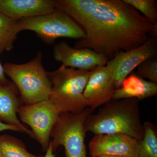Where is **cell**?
I'll return each instance as SVG.
<instances>
[{"label": "cell", "instance_id": "cell-14", "mask_svg": "<svg viewBox=\"0 0 157 157\" xmlns=\"http://www.w3.org/2000/svg\"><path fill=\"white\" fill-rule=\"evenodd\" d=\"M157 94V83L147 81L132 72L124 80L121 87L115 90L112 99L136 98L140 101Z\"/></svg>", "mask_w": 157, "mask_h": 157}, {"label": "cell", "instance_id": "cell-2", "mask_svg": "<svg viewBox=\"0 0 157 157\" xmlns=\"http://www.w3.org/2000/svg\"><path fill=\"white\" fill-rule=\"evenodd\" d=\"M139 100L126 98L110 100L91 113L85 121V129L95 135L122 134L137 140L144 135L140 114Z\"/></svg>", "mask_w": 157, "mask_h": 157}, {"label": "cell", "instance_id": "cell-22", "mask_svg": "<svg viewBox=\"0 0 157 157\" xmlns=\"http://www.w3.org/2000/svg\"><path fill=\"white\" fill-rule=\"evenodd\" d=\"M53 152L51 143L50 142L48 149L46 151V154L44 156V157H55V155L54 154Z\"/></svg>", "mask_w": 157, "mask_h": 157}, {"label": "cell", "instance_id": "cell-20", "mask_svg": "<svg viewBox=\"0 0 157 157\" xmlns=\"http://www.w3.org/2000/svg\"><path fill=\"white\" fill-rule=\"evenodd\" d=\"M6 130H11V131H17V132L24 133L23 130L19 127L5 123L0 121V132L6 131Z\"/></svg>", "mask_w": 157, "mask_h": 157}, {"label": "cell", "instance_id": "cell-5", "mask_svg": "<svg viewBox=\"0 0 157 157\" xmlns=\"http://www.w3.org/2000/svg\"><path fill=\"white\" fill-rule=\"evenodd\" d=\"M17 29L35 32L46 44H53L57 39L68 38L79 39L85 33L83 29L64 12L56 9L49 14L18 21Z\"/></svg>", "mask_w": 157, "mask_h": 157}, {"label": "cell", "instance_id": "cell-12", "mask_svg": "<svg viewBox=\"0 0 157 157\" xmlns=\"http://www.w3.org/2000/svg\"><path fill=\"white\" fill-rule=\"evenodd\" d=\"M56 9L53 0H0V12L16 20L49 14Z\"/></svg>", "mask_w": 157, "mask_h": 157}, {"label": "cell", "instance_id": "cell-17", "mask_svg": "<svg viewBox=\"0 0 157 157\" xmlns=\"http://www.w3.org/2000/svg\"><path fill=\"white\" fill-rule=\"evenodd\" d=\"M0 12V53L4 51H10L14 47V43L18 34L17 22Z\"/></svg>", "mask_w": 157, "mask_h": 157}, {"label": "cell", "instance_id": "cell-15", "mask_svg": "<svg viewBox=\"0 0 157 157\" xmlns=\"http://www.w3.org/2000/svg\"><path fill=\"white\" fill-rule=\"evenodd\" d=\"M144 135L138 140L137 157H157V129L154 124L146 121L143 124Z\"/></svg>", "mask_w": 157, "mask_h": 157}, {"label": "cell", "instance_id": "cell-1", "mask_svg": "<svg viewBox=\"0 0 157 157\" xmlns=\"http://www.w3.org/2000/svg\"><path fill=\"white\" fill-rule=\"evenodd\" d=\"M56 5L84 31L74 48L91 49L109 60L157 34V25L123 0H57Z\"/></svg>", "mask_w": 157, "mask_h": 157}, {"label": "cell", "instance_id": "cell-19", "mask_svg": "<svg viewBox=\"0 0 157 157\" xmlns=\"http://www.w3.org/2000/svg\"><path fill=\"white\" fill-rule=\"evenodd\" d=\"M157 57L148 59L141 63L137 67L136 74L144 79H149V81L157 83Z\"/></svg>", "mask_w": 157, "mask_h": 157}, {"label": "cell", "instance_id": "cell-18", "mask_svg": "<svg viewBox=\"0 0 157 157\" xmlns=\"http://www.w3.org/2000/svg\"><path fill=\"white\" fill-rule=\"evenodd\" d=\"M137 11H140L144 17L153 24L157 25V6L155 0H123Z\"/></svg>", "mask_w": 157, "mask_h": 157}, {"label": "cell", "instance_id": "cell-9", "mask_svg": "<svg viewBox=\"0 0 157 157\" xmlns=\"http://www.w3.org/2000/svg\"><path fill=\"white\" fill-rule=\"evenodd\" d=\"M138 140L122 134L95 135L89 143L91 157L101 155L137 157Z\"/></svg>", "mask_w": 157, "mask_h": 157}, {"label": "cell", "instance_id": "cell-21", "mask_svg": "<svg viewBox=\"0 0 157 157\" xmlns=\"http://www.w3.org/2000/svg\"><path fill=\"white\" fill-rule=\"evenodd\" d=\"M6 75L3 66L0 63V86H5L11 83V82L7 79Z\"/></svg>", "mask_w": 157, "mask_h": 157}, {"label": "cell", "instance_id": "cell-24", "mask_svg": "<svg viewBox=\"0 0 157 157\" xmlns=\"http://www.w3.org/2000/svg\"><path fill=\"white\" fill-rule=\"evenodd\" d=\"M0 157H2V156H1V154H0Z\"/></svg>", "mask_w": 157, "mask_h": 157}, {"label": "cell", "instance_id": "cell-11", "mask_svg": "<svg viewBox=\"0 0 157 157\" xmlns=\"http://www.w3.org/2000/svg\"><path fill=\"white\" fill-rule=\"evenodd\" d=\"M53 53L55 59L65 67L85 71L105 66L109 61L106 56L91 49L73 48L65 42L55 44Z\"/></svg>", "mask_w": 157, "mask_h": 157}, {"label": "cell", "instance_id": "cell-3", "mask_svg": "<svg viewBox=\"0 0 157 157\" xmlns=\"http://www.w3.org/2000/svg\"><path fill=\"white\" fill-rule=\"evenodd\" d=\"M51 84L49 100L60 113H80L88 107L83 92L90 71L76 70L64 65L47 72Z\"/></svg>", "mask_w": 157, "mask_h": 157}, {"label": "cell", "instance_id": "cell-16", "mask_svg": "<svg viewBox=\"0 0 157 157\" xmlns=\"http://www.w3.org/2000/svg\"><path fill=\"white\" fill-rule=\"evenodd\" d=\"M0 154L2 157H44L29 152L21 140L7 135H0Z\"/></svg>", "mask_w": 157, "mask_h": 157}, {"label": "cell", "instance_id": "cell-6", "mask_svg": "<svg viewBox=\"0 0 157 157\" xmlns=\"http://www.w3.org/2000/svg\"><path fill=\"white\" fill-rule=\"evenodd\" d=\"M93 111L87 107L76 114L60 113L51 133L52 140L50 142L53 152L63 146L66 157H87L84 124L88 116Z\"/></svg>", "mask_w": 157, "mask_h": 157}, {"label": "cell", "instance_id": "cell-7", "mask_svg": "<svg viewBox=\"0 0 157 157\" xmlns=\"http://www.w3.org/2000/svg\"><path fill=\"white\" fill-rule=\"evenodd\" d=\"M59 113L49 100L32 105H22L17 113L21 121L32 128L35 139L45 152L49 146L52 130Z\"/></svg>", "mask_w": 157, "mask_h": 157}, {"label": "cell", "instance_id": "cell-10", "mask_svg": "<svg viewBox=\"0 0 157 157\" xmlns=\"http://www.w3.org/2000/svg\"><path fill=\"white\" fill-rule=\"evenodd\" d=\"M90 71L83 95L88 107L94 110L112 100L116 86L112 72L106 65L98 66Z\"/></svg>", "mask_w": 157, "mask_h": 157}, {"label": "cell", "instance_id": "cell-13", "mask_svg": "<svg viewBox=\"0 0 157 157\" xmlns=\"http://www.w3.org/2000/svg\"><path fill=\"white\" fill-rule=\"evenodd\" d=\"M22 105L19 91L12 82L8 85L0 86V121L19 127L25 133L35 138L32 131L17 117V110Z\"/></svg>", "mask_w": 157, "mask_h": 157}, {"label": "cell", "instance_id": "cell-8", "mask_svg": "<svg viewBox=\"0 0 157 157\" xmlns=\"http://www.w3.org/2000/svg\"><path fill=\"white\" fill-rule=\"evenodd\" d=\"M157 37L153 36L137 48L116 54L106 66L112 72L116 90L135 68L146 60L157 57Z\"/></svg>", "mask_w": 157, "mask_h": 157}, {"label": "cell", "instance_id": "cell-4", "mask_svg": "<svg viewBox=\"0 0 157 157\" xmlns=\"http://www.w3.org/2000/svg\"><path fill=\"white\" fill-rule=\"evenodd\" d=\"M42 52L39 51L35 58L26 63H6L3 66L5 74L19 91L23 105L49 100L51 84L42 65Z\"/></svg>", "mask_w": 157, "mask_h": 157}, {"label": "cell", "instance_id": "cell-23", "mask_svg": "<svg viewBox=\"0 0 157 157\" xmlns=\"http://www.w3.org/2000/svg\"><path fill=\"white\" fill-rule=\"evenodd\" d=\"M98 157H122L118 156H111V155H101Z\"/></svg>", "mask_w": 157, "mask_h": 157}]
</instances>
